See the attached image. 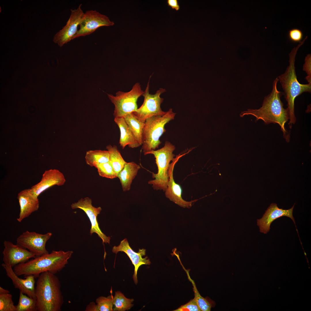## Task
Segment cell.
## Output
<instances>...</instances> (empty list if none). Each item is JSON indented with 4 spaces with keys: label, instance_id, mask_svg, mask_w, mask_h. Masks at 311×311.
Segmentation results:
<instances>
[{
    "label": "cell",
    "instance_id": "1",
    "mask_svg": "<svg viewBox=\"0 0 311 311\" xmlns=\"http://www.w3.org/2000/svg\"><path fill=\"white\" fill-rule=\"evenodd\" d=\"M279 79L276 78L273 83L271 92L265 96L262 107L259 109H248L242 112L240 115L241 117L245 115H252L256 118V121L261 119L265 124L277 123L281 127L283 136L287 142L289 141V134L285 128V124L289 119L288 110L283 107V104L280 99L281 93L277 88Z\"/></svg>",
    "mask_w": 311,
    "mask_h": 311
},
{
    "label": "cell",
    "instance_id": "2",
    "mask_svg": "<svg viewBox=\"0 0 311 311\" xmlns=\"http://www.w3.org/2000/svg\"><path fill=\"white\" fill-rule=\"evenodd\" d=\"M73 253L70 251L53 250L50 253L36 256L26 262L18 264L13 269L19 276L31 275L36 278L47 271L55 274L66 266Z\"/></svg>",
    "mask_w": 311,
    "mask_h": 311
},
{
    "label": "cell",
    "instance_id": "3",
    "mask_svg": "<svg viewBox=\"0 0 311 311\" xmlns=\"http://www.w3.org/2000/svg\"><path fill=\"white\" fill-rule=\"evenodd\" d=\"M38 311H60L64 303L58 278L49 272H43L38 277L35 287Z\"/></svg>",
    "mask_w": 311,
    "mask_h": 311
},
{
    "label": "cell",
    "instance_id": "4",
    "mask_svg": "<svg viewBox=\"0 0 311 311\" xmlns=\"http://www.w3.org/2000/svg\"><path fill=\"white\" fill-rule=\"evenodd\" d=\"M307 36L296 47H295L289 54V65L283 74L278 76V78L284 91L285 98L287 103V108L288 112L289 124L291 128L293 124L296 121L294 113V101L296 97L304 92H310L311 83L303 84L298 81L295 71V62L297 52L299 48L304 43Z\"/></svg>",
    "mask_w": 311,
    "mask_h": 311
},
{
    "label": "cell",
    "instance_id": "5",
    "mask_svg": "<svg viewBox=\"0 0 311 311\" xmlns=\"http://www.w3.org/2000/svg\"><path fill=\"white\" fill-rule=\"evenodd\" d=\"M175 114L170 108L163 115L153 116L146 120L143 130L141 148L144 154L158 148L161 143L160 138L166 132L165 125L174 119Z\"/></svg>",
    "mask_w": 311,
    "mask_h": 311
},
{
    "label": "cell",
    "instance_id": "6",
    "mask_svg": "<svg viewBox=\"0 0 311 311\" xmlns=\"http://www.w3.org/2000/svg\"><path fill=\"white\" fill-rule=\"evenodd\" d=\"M175 147L170 142L166 141L164 146L156 150H152L144 154L145 155L151 154L156 158V163L158 168L156 174L152 173V177L154 179L149 180L148 183L152 185L153 189L156 190L166 189L169 180L168 170L170 162L175 156L173 153Z\"/></svg>",
    "mask_w": 311,
    "mask_h": 311
},
{
    "label": "cell",
    "instance_id": "7",
    "mask_svg": "<svg viewBox=\"0 0 311 311\" xmlns=\"http://www.w3.org/2000/svg\"><path fill=\"white\" fill-rule=\"evenodd\" d=\"M144 92L140 84L136 83L129 91H119L115 96L107 94L111 102L114 105L113 115L115 118L123 117L128 113L136 111L138 108L137 101Z\"/></svg>",
    "mask_w": 311,
    "mask_h": 311
},
{
    "label": "cell",
    "instance_id": "8",
    "mask_svg": "<svg viewBox=\"0 0 311 311\" xmlns=\"http://www.w3.org/2000/svg\"><path fill=\"white\" fill-rule=\"evenodd\" d=\"M149 80L146 89L142 94L144 97V102L141 106L133 113L141 121L145 122L148 118L156 116H162L166 113L162 111L160 105L164 98L160 95L166 92L165 89L161 88L153 94L149 93Z\"/></svg>",
    "mask_w": 311,
    "mask_h": 311
},
{
    "label": "cell",
    "instance_id": "9",
    "mask_svg": "<svg viewBox=\"0 0 311 311\" xmlns=\"http://www.w3.org/2000/svg\"><path fill=\"white\" fill-rule=\"evenodd\" d=\"M114 24L107 16L96 10H88L84 13L79 25V28L73 39L89 35L100 27L112 26Z\"/></svg>",
    "mask_w": 311,
    "mask_h": 311
},
{
    "label": "cell",
    "instance_id": "10",
    "mask_svg": "<svg viewBox=\"0 0 311 311\" xmlns=\"http://www.w3.org/2000/svg\"><path fill=\"white\" fill-rule=\"evenodd\" d=\"M52 234L48 232L41 234L26 231L16 239V244L35 254L36 256L49 253L46 248V244Z\"/></svg>",
    "mask_w": 311,
    "mask_h": 311
},
{
    "label": "cell",
    "instance_id": "11",
    "mask_svg": "<svg viewBox=\"0 0 311 311\" xmlns=\"http://www.w3.org/2000/svg\"><path fill=\"white\" fill-rule=\"evenodd\" d=\"M81 5L80 4L76 9L71 10V15L66 24L54 36L53 42L59 46L62 47L73 39L84 14Z\"/></svg>",
    "mask_w": 311,
    "mask_h": 311
},
{
    "label": "cell",
    "instance_id": "12",
    "mask_svg": "<svg viewBox=\"0 0 311 311\" xmlns=\"http://www.w3.org/2000/svg\"><path fill=\"white\" fill-rule=\"evenodd\" d=\"M71 207L73 209H81L86 213L91 223L90 230L91 235L96 233L101 238L103 242L109 244L110 237L107 236L102 232L97 221V216L102 210L101 207H95L93 206L92 199L88 197L81 198L77 202L72 203Z\"/></svg>",
    "mask_w": 311,
    "mask_h": 311
},
{
    "label": "cell",
    "instance_id": "13",
    "mask_svg": "<svg viewBox=\"0 0 311 311\" xmlns=\"http://www.w3.org/2000/svg\"><path fill=\"white\" fill-rule=\"evenodd\" d=\"M3 246L2 252L3 263H8L12 268L36 257L35 254L17 244H15L11 242L5 240Z\"/></svg>",
    "mask_w": 311,
    "mask_h": 311
},
{
    "label": "cell",
    "instance_id": "14",
    "mask_svg": "<svg viewBox=\"0 0 311 311\" xmlns=\"http://www.w3.org/2000/svg\"><path fill=\"white\" fill-rule=\"evenodd\" d=\"M190 151L189 150L184 154H180L177 155L172 161L168 170L169 179L167 188L165 191L166 196L170 200L181 207L188 208L191 207L192 203L198 200L188 202L183 199L182 197V189L180 185L175 182L173 178V171L175 166L179 158L188 153Z\"/></svg>",
    "mask_w": 311,
    "mask_h": 311
},
{
    "label": "cell",
    "instance_id": "15",
    "mask_svg": "<svg viewBox=\"0 0 311 311\" xmlns=\"http://www.w3.org/2000/svg\"><path fill=\"white\" fill-rule=\"evenodd\" d=\"M112 251L116 254L119 252H124L129 257L134 267L133 278L135 284L136 285L138 282L137 273L139 267L143 265H150L151 263L147 257H143L145 255L146 250L144 249H139L138 252H135L130 246L127 239L125 238L120 242L118 246L113 247Z\"/></svg>",
    "mask_w": 311,
    "mask_h": 311
},
{
    "label": "cell",
    "instance_id": "16",
    "mask_svg": "<svg viewBox=\"0 0 311 311\" xmlns=\"http://www.w3.org/2000/svg\"><path fill=\"white\" fill-rule=\"evenodd\" d=\"M1 266L7 276L11 280L15 288L29 297L36 299L34 276L29 275L25 276V279H22L19 277L14 272L13 268L8 263H3Z\"/></svg>",
    "mask_w": 311,
    "mask_h": 311
},
{
    "label": "cell",
    "instance_id": "17",
    "mask_svg": "<svg viewBox=\"0 0 311 311\" xmlns=\"http://www.w3.org/2000/svg\"><path fill=\"white\" fill-rule=\"evenodd\" d=\"M294 205L291 208L284 210L279 208L275 203H272L268 207L262 217L257 220V224L259 227L260 232L264 234L268 232L270 229V225L272 222L276 219L282 216H287L290 218L295 224V221L293 215Z\"/></svg>",
    "mask_w": 311,
    "mask_h": 311
},
{
    "label": "cell",
    "instance_id": "18",
    "mask_svg": "<svg viewBox=\"0 0 311 311\" xmlns=\"http://www.w3.org/2000/svg\"><path fill=\"white\" fill-rule=\"evenodd\" d=\"M66 179L63 174L56 169L45 170L42 175L41 181L30 188L33 194L38 196L49 188L55 185L58 186L64 185Z\"/></svg>",
    "mask_w": 311,
    "mask_h": 311
},
{
    "label": "cell",
    "instance_id": "19",
    "mask_svg": "<svg viewBox=\"0 0 311 311\" xmlns=\"http://www.w3.org/2000/svg\"><path fill=\"white\" fill-rule=\"evenodd\" d=\"M17 198L20 205V212L17 220L20 222L38 210L39 201L38 197L33 194L31 189H25L20 192L18 194Z\"/></svg>",
    "mask_w": 311,
    "mask_h": 311
},
{
    "label": "cell",
    "instance_id": "20",
    "mask_svg": "<svg viewBox=\"0 0 311 311\" xmlns=\"http://www.w3.org/2000/svg\"><path fill=\"white\" fill-rule=\"evenodd\" d=\"M114 121L120 132L119 144L122 149L128 145L130 148H136L141 145L136 140L123 117L115 118Z\"/></svg>",
    "mask_w": 311,
    "mask_h": 311
},
{
    "label": "cell",
    "instance_id": "21",
    "mask_svg": "<svg viewBox=\"0 0 311 311\" xmlns=\"http://www.w3.org/2000/svg\"><path fill=\"white\" fill-rule=\"evenodd\" d=\"M140 168V165L134 162H126L122 169L118 174L117 177L120 180L123 191L130 190L132 181Z\"/></svg>",
    "mask_w": 311,
    "mask_h": 311
},
{
    "label": "cell",
    "instance_id": "22",
    "mask_svg": "<svg viewBox=\"0 0 311 311\" xmlns=\"http://www.w3.org/2000/svg\"><path fill=\"white\" fill-rule=\"evenodd\" d=\"M123 117L136 140L141 145H142L145 123L138 119L133 113L127 114Z\"/></svg>",
    "mask_w": 311,
    "mask_h": 311
},
{
    "label": "cell",
    "instance_id": "23",
    "mask_svg": "<svg viewBox=\"0 0 311 311\" xmlns=\"http://www.w3.org/2000/svg\"><path fill=\"white\" fill-rule=\"evenodd\" d=\"M85 161L89 166L109 162V154L108 151L100 150H90L86 152Z\"/></svg>",
    "mask_w": 311,
    "mask_h": 311
},
{
    "label": "cell",
    "instance_id": "24",
    "mask_svg": "<svg viewBox=\"0 0 311 311\" xmlns=\"http://www.w3.org/2000/svg\"><path fill=\"white\" fill-rule=\"evenodd\" d=\"M106 148L109 154V162L112 165L117 175L122 169L126 162L122 157L115 145H108Z\"/></svg>",
    "mask_w": 311,
    "mask_h": 311
},
{
    "label": "cell",
    "instance_id": "25",
    "mask_svg": "<svg viewBox=\"0 0 311 311\" xmlns=\"http://www.w3.org/2000/svg\"><path fill=\"white\" fill-rule=\"evenodd\" d=\"M184 269L186 272L189 280L191 282L193 286V291L194 293V298L200 311H210L211 308L215 306V302H213L212 300H208V299L204 298L200 294L197 290L196 285L194 282L190 278L189 273V271Z\"/></svg>",
    "mask_w": 311,
    "mask_h": 311
},
{
    "label": "cell",
    "instance_id": "26",
    "mask_svg": "<svg viewBox=\"0 0 311 311\" xmlns=\"http://www.w3.org/2000/svg\"><path fill=\"white\" fill-rule=\"evenodd\" d=\"M134 301L133 299L126 298L120 291H116L113 297V311H125L130 310L134 305L132 304Z\"/></svg>",
    "mask_w": 311,
    "mask_h": 311
},
{
    "label": "cell",
    "instance_id": "27",
    "mask_svg": "<svg viewBox=\"0 0 311 311\" xmlns=\"http://www.w3.org/2000/svg\"><path fill=\"white\" fill-rule=\"evenodd\" d=\"M16 306V311H37L36 299L20 291L18 302Z\"/></svg>",
    "mask_w": 311,
    "mask_h": 311
},
{
    "label": "cell",
    "instance_id": "28",
    "mask_svg": "<svg viewBox=\"0 0 311 311\" xmlns=\"http://www.w3.org/2000/svg\"><path fill=\"white\" fill-rule=\"evenodd\" d=\"M94 166L97 169L99 175L101 177L111 179L117 177L112 165L109 162L96 164Z\"/></svg>",
    "mask_w": 311,
    "mask_h": 311
},
{
    "label": "cell",
    "instance_id": "29",
    "mask_svg": "<svg viewBox=\"0 0 311 311\" xmlns=\"http://www.w3.org/2000/svg\"><path fill=\"white\" fill-rule=\"evenodd\" d=\"M97 311H113V297L101 296L96 300Z\"/></svg>",
    "mask_w": 311,
    "mask_h": 311
},
{
    "label": "cell",
    "instance_id": "30",
    "mask_svg": "<svg viewBox=\"0 0 311 311\" xmlns=\"http://www.w3.org/2000/svg\"><path fill=\"white\" fill-rule=\"evenodd\" d=\"M12 297L10 293L0 294V311H16Z\"/></svg>",
    "mask_w": 311,
    "mask_h": 311
},
{
    "label": "cell",
    "instance_id": "31",
    "mask_svg": "<svg viewBox=\"0 0 311 311\" xmlns=\"http://www.w3.org/2000/svg\"><path fill=\"white\" fill-rule=\"evenodd\" d=\"M303 33L300 29L293 28L289 30L288 37L289 41L293 43H300L302 40Z\"/></svg>",
    "mask_w": 311,
    "mask_h": 311
},
{
    "label": "cell",
    "instance_id": "32",
    "mask_svg": "<svg viewBox=\"0 0 311 311\" xmlns=\"http://www.w3.org/2000/svg\"><path fill=\"white\" fill-rule=\"evenodd\" d=\"M174 311H200V309L195 299L181 306Z\"/></svg>",
    "mask_w": 311,
    "mask_h": 311
},
{
    "label": "cell",
    "instance_id": "33",
    "mask_svg": "<svg viewBox=\"0 0 311 311\" xmlns=\"http://www.w3.org/2000/svg\"><path fill=\"white\" fill-rule=\"evenodd\" d=\"M303 70L306 72L307 76L305 79L308 83H311V55H307L305 59V63L303 65Z\"/></svg>",
    "mask_w": 311,
    "mask_h": 311
},
{
    "label": "cell",
    "instance_id": "34",
    "mask_svg": "<svg viewBox=\"0 0 311 311\" xmlns=\"http://www.w3.org/2000/svg\"><path fill=\"white\" fill-rule=\"evenodd\" d=\"M167 3L168 6L172 9L177 11L179 10L180 7L177 0H167Z\"/></svg>",
    "mask_w": 311,
    "mask_h": 311
},
{
    "label": "cell",
    "instance_id": "35",
    "mask_svg": "<svg viewBox=\"0 0 311 311\" xmlns=\"http://www.w3.org/2000/svg\"><path fill=\"white\" fill-rule=\"evenodd\" d=\"M85 311H97L96 304L94 302H90L87 306Z\"/></svg>",
    "mask_w": 311,
    "mask_h": 311
},
{
    "label": "cell",
    "instance_id": "36",
    "mask_svg": "<svg viewBox=\"0 0 311 311\" xmlns=\"http://www.w3.org/2000/svg\"><path fill=\"white\" fill-rule=\"evenodd\" d=\"M10 291L7 289H5L2 287H0V294H4L10 293Z\"/></svg>",
    "mask_w": 311,
    "mask_h": 311
}]
</instances>
